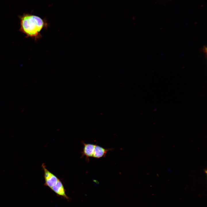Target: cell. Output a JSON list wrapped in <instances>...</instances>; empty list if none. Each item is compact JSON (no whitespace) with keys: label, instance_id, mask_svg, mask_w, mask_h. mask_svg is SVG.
Listing matches in <instances>:
<instances>
[{"label":"cell","instance_id":"cell-1","mask_svg":"<svg viewBox=\"0 0 207 207\" xmlns=\"http://www.w3.org/2000/svg\"><path fill=\"white\" fill-rule=\"evenodd\" d=\"M19 31L36 41L41 37V31L45 25L44 20L40 17L29 13L19 16Z\"/></svg>","mask_w":207,"mask_h":207},{"label":"cell","instance_id":"cell-2","mask_svg":"<svg viewBox=\"0 0 207 207\" xmlns=\"http://www.w3.org/2000/svg\"><path fill=\"white\" fill-rule=\"evenodd\" d=\"M41 167L44 171V177L45 180L44 185L51 189L56 183L59 179L47 168L44 163L42 164Z\"/></svg>","mask_w":207,"mask_h":207},{"label":"cell","instance_id":"cell-3","mask_svg":"<svg viewBox=\"0 0 207 207\" xmlns=\"http://www.w3.org/2000/svg\"><path fill=\"white\" fill-rule=\"evenodd\" d=\"M83 147L82 152V157L85 156L87 161L89 160V158L92 157L95 148L97 144L85 143L83 142Z\"/></svg>","mask_w":207,"mask_h":207},{"label":"cell","instance_id":"cell-4","mask_svg":"<svg viewBox=\"0 0 207 207\" xmlns=\"http://www.w3.org/2000/svg\"><path fill=\"white\" fill-rule=\"evenodd\" d=\"M51 189L57 195L68 199V198L66 194L65 190L61 181L59 179L56 183Z\"/></svg>","mask_w":207,"mask_h":207},{"label":"cell","instance_id":"cell-5","mask_svg":"<svg viewBox=\"0 0 207 207\" xmlns=\"http://www.w3.org/2000/svg\"><path fill=\"white\" fill-rule=\"evenodd\" d=\"M113 148L106 149L96 145L94 150L93 157L97 159L105 157L108 151L112 150Z\"/></svg>","mask_w":207,"mask_h":207},{"label":"cell","instance_id":"cell-6","mask_svg":"<svg viewBox=\"0 0 207 207\" xmlns=\"http://www.w3.org/2000/svg\"><path fill=\"white\" fill-rule=\"evenodd\" d=\"M203 51L205 53H206L207 49L206 46H204L203 48Z\"/></svg>","mask_w":207,"mask_h":207}]
</instances>
